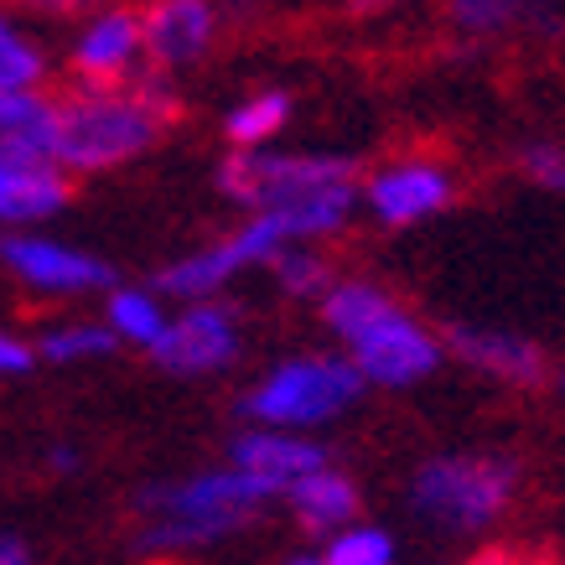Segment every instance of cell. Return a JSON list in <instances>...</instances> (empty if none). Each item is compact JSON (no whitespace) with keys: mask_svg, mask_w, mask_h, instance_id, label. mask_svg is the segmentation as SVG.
Returning a JSON list of instances; mask_svg holds the SVG:
<instances>
[{"mask_svg":"<svg viewBox=\"0 0 565 565\" xmlns=\"http://www.w3.org/2000/svg\"><path fill=\"white\" fill-rule=\"evenodd\" d=\"M363 167L343 151L270 146V151H228L218 167V192L239 213H270L296 234V244L338 239L359 218Z\"/></svg>","mask_w":565,"mask_h":565,"instance_id":"cell-1","label":"cell"},{"mask_svg":"<svg viewBox=\"0 0 565 565\" xmlns=\"http://www.w3.org/2000/svg\"><path fill=\"white\" fill-rule=\"evenodd\" d=\"M177 125V94L167 78L140 73L109 88H52L47 161L63 177H109L151 156Z\"/></svg>","mask_w":565,"mask_h":565,"instance_id":"cell-2","label":"cell"},{"mask_svg":"<svg viewBox=\"0 0 565 565\" xmlns=\"http://www.w3.org/2000/svg\"><path fill=\"white\" fill-rule=\"evenodd\" d=\"M317 317L332 332L369 390H415L446 363V343L394 291L369 275H338L317 301Z\"/></svg>","mask_w":565,"mask_h":565,"instance_id":"cell-3","label":"cell"},{"mask_svg":"<svg viewBox=\"0 0 565 565\" xmlns=\"http://www.w3.org/2000/svg\"><path fill=\"white\" fill-rule=\"evenodd\" d=\"M275 503L255 478H244L239 467H198L188 478L151 482L136 498L140 509V534L136 545L146 555H182V550L218 545L228 534L249 530L259 509Z\"/></svg>","mask_w":565,"mask_h":565,"instance_id":"cell-4","label":"cell"},{"mask_svg":"<svg viewBox=\"0 0 565 565\" xmlns=\"http://www.w3.org/2000/svg\"><path fill=\"white\" fill-rule=\"evenodd\" d=\"M359 369L343 353H291V359L270 363L265 374L239 394V415L244 426H265V430H311L343 420L353 405L363 399Z\"/></svg>","mask_w":565,"mask_h":565,"instance_id":"cell-5","label":"cell"},{"mask_svg":"<svg viewBox=\"0 0 565 565\" xmlns=\"http://www.w3.org/2000/svg\"><path fill=\"white\" fill-rule=\"evenodd\" d=\"M519 493V467L498 451H441L411 478V509L441 534H482L509 514Z\"/></svg>","mask_w":565,"mask_h":565,"instance_id":"cell-6","label":"cell"},{"mask_svg":"<svg viewBox=\"0 0 565 565\" xmlns=\"http://www.w3.org/2000/svg\"><path fill=\"white\" fill-rule=\"evenodd\" d=\"M291 244H296V234L280 218L244 213L234 228H223L218 239H207L198 249H188V255H177L172 265H161V275H156L151 286L172 307L177 301H213V296H223L244 275L270 270V259L280 249H291Z\"/></svg>","mask_w":565,"mask_h":565,"instance_id":"cell-7","label":"cell"},{"mask_svg":"<svg viewBox=\"0 0 565 565\" xmlns=\"http://www.w3.org/2000/svg\"><path fill=\"white\" fill-rule=\"evenodd\" d=\"M57 73L78 88L130 84L146 73V36H140V6L130 0H99L94 11L73 17L63 47H57Z\"/></svg>","mask_w":565,"mask_h":565,"instance_id":"cell-8","label":"cell"},{"mask_svg":"<svg viewBox=\"0 0 565 565\" xmlns=\"http://www.w3.org/2000/svg\"><path fill=\"white\" fill-rule=\"evenodd\" d=\"M451 203H457V172H451V161L426 151L390 156V161L369 167L359 182V213L390 234L436 223Z\"/></svg>","mask_w":565,"mask_h":565,"instance_id":"cell-9","label":"cell"},{"mask_svg":"<svg viewBox=\"0 0 565 565\" xmlns=\"http://www.w3.org/2000/svg\"><path fill=\"white\" fill-rule=\"evenodd\" d=\"M0 265L21 291L42 296V301H88L115 286V265L94 255L88 244H73L52 228H21V234H0Z\"/></svg>","mask_w":565,"mask_h":565,"instance_id":"cell-10","label":"cell"},{"mask_svg":"<svg viewBox=\"0 0 565 565\" xmlns=\"http://www.w3.org/2000/svg\"><path fill=\"white\" fill-rule=\"evenodd\" d=\"M244 353V317L223 296L213 301H177L161 343L146 359L172 379H213L234 369Z\"/></svg>","mask_w":565,"mask_h":565,"instance_id":"cell-11","label":"cell"},{"mask_svg":"<svg viewBox=\"0 0 565 565\" xmlns=\"http://www.w3.org/2000/svg\"><path fill=\"white\" fill-rule=\"evenodd\" d=\"M140 36H146V73L172 84L213 57L223 36L218 0H140Z\"/></svg>","mask_w":565,"mask_h":565,"instance_id":"cell-12","label":"cell"},{"mask_svg":"<svg viewBox=\"0 0 565 565\" xmlns=\"http://www.w3.org/2000/svg\"><path fill=\"white\" fill-rule=\"evenodd\" d=\"M441 343L446 359H457L462 369L493 379L503 390H540L550 379L545 348L524 332H509V327H451Z\"/></svg>","mask_w":565,"mask_h":565,"instance_id":"cell-13","label":"cell"},{"mask_svg":"<svg viewBox=\"0 0 565 565\" xmlns=\"http://www.w3.org/2000/svg\"><path fill=\"white\" fill-rule=\"evenodd\" d=\"M73 203V177H63L47 156L6 151L0 146V234L47 228Z\"/></svg>","mask_w":565,"mask_h":565,"instance_id":"cell-14","label":"cell"},{"mask_svg":"<svg viewBox=\"0 0 565 565\" xmlns=\"http://www.w3.org/2000/svg\"><path fill=\"white\" fill-rule=\"evenodd\" d=\"M332 462L322 441L296 436V430H265V426H244L228 441V467H239L244 478H255L270 498H286L301 478L322 472Z\"/></svg>","mask_w":565,"mask_h":565,"instance_id":"cell-15","label":"cell"},{"mask_svg":"<svg viewBox=\"0 0 565 565\" xmlns=\"http://www.w3.org/2000/svg\"><path fill=\"white\" fill-rule=\"evenodd\" d=\"M561 6L565 0H446V21L472 42H503V36L550 32L561 21Z\"/></svg>","mask_w":565,"mask_h":565,"instance_id":"cell-16","label":"cell"},{"mask_svg":"<svg viewBox=\"0 0 565 565\" xmlns=\"http://www.w3.org/2000/svg\"><path fill=\"white\" fill-rule=\"evenodd\" d=\"M280 503L296 514V524H301V530L338 534V530H348V524H359V503H363V498H359V482L327 462L322 472H311V478L296 482Z\"/></svg>","mask_w":565,"mask_h":565,"instance_id":"cell-17","label":"cell"},{"mask_svg":"<svg viewBox=\"0 0 565 565\" xmlns=\"http://www.w3.org/2000/svg\"><path fill=\"white\" fill-rule=\"evenodd\" d=\"M296 120V99L286 88H249L239 99L223 109V140H228V151H270L286 140Z\"/></svg>","mask_w":565,"mask_h":565,"instance_id":"cell-18","label":"cell"},{"mask_svg":"<svg viewBox=\"0 0 565 565\" xmlns=\"http://www.w3.org/2000/svg\"><path fill=\"white\" fill-rule=\"evenodd\" d=\"M52 78H57V52L47 47V36L36 32L32 17L0 6V94L52 88Z\"/></svg>","mask_w":565,"mask_h":565,"instance_id":"cell-19","label":"cell"},{"mask_svg":"<svg viewBox=\"0 0 565 565\" xmlns=\"http://www.w3.org/2000/svg\"><path fill=\"white\" fill-rule=\"evenodd\" d=\"M99 301H104L99 322L115 332V343L120 348H140V353H151V348L161 343L167 322H172V301L156 291V286H125V280H115Z\"/></svg>","mask_w":565,"mask_h":565,"instance_id":"cell-20","label":"cell"},{"mask_svg":"<svg viewBox=\"0 0 565 565\" xmlns=\"http://www.w3.org/2000/svg\"><path fill=\"white\" fill-rule=\"evenodd\" d=\"M36 343V363H52V369H78V363H99L109 353H120L115 332L99 322V317H57L32 338Z\"/></svg>","mask_w":565,"mask_h":565,"instance_id":"cell-21","label":"cell"},{"mask_svg":"<svg viewBox=\"0 0 565 565\" xmlns=\"http://www.w3.org/2000/svg\"><path fill=\"white\" fill-rule=\"evenodd\" d=\"M52 140V88L0 94V146L26 156H47Z\"/></svg>","mask_w":565,"mask_h":565,"instance_id":"cell-22","label":"cell"},{"mask_svg":"<svg viewBox=\"0 0 565 565\" xmlns=\"http://www.w3.org/2000/svg\"><path fill=\"white\" fill-rule=\"evenodd\" d=\"M275 280V291L291 296V301H322L327 286L338 280V270H332V259L322 255V244H291V249H280V255L270 259V270H265Z\"/></svg>","mask_w":565,"mask_h":565,"instance_id":"cell-23","label":"cell"},{"mask_svg":"<svg viewBox=\"0 0 565 565\" xmlns=\"http://www.w3.org/2000/svg\"><path fill=\"white\" fill-rule=\"evenodd\" d=\"M322 561L327 565H394V540L379 524H348V530L327 534Z\"/></svg>","mask_w":565,"mask_h":565,"instance_id":"cell-24","label":"cell"},{"mask_svg":"<svg viewBox=\"0 0 565 565\" xmlns=\"http://www.w3.org/2000/svg\"><path fill=\"white\" fill-rule=\"evenodd\" d=\"M519 172L530 177L534 188L561 192L565 198V140H530L519 151Z\"/></svg>","mask_w":565,"mask_h":565,"instance_id":"cell-25","label":"cell"},{"mask_svg":"<svg viewBox=\"0 0 565 565\" xmlns=\"http://www.w3.org/2000/svg\"><path fill=\"white\" fill-rule=\"evenodd\" d=\"M36 369V343L26 332H11L0 327V379H21Z\"/></svg>","mask_w":565,"mask_h":565,"instance_id":"cell-26","label":"cell"},{"mask_svg":"<svg viewBox=\"0 0 565 565\" xmlns=\"http://www.w3.org/2000/svg\"><path fill=\"white\" fill-rule=\"evenodd\" d=\"M0 6H11V11H21V17H32V21H42V17H84V11H94L99 0H0Z\"/></svg>","mask_w":565,"mask_h":565,"instance_id":"cell-27","label":"cell"},{"mask_svg":"<svg viewBox=\"0 0 565 565\" xmlns=\"http://www.w3.org/2000/svg\"><path fill=\"white\" fill-rule=\"evenodd\" d=\"M0 565H36V550L17 530H0Z\"/></svg>","mask_w":565,"mask_h":565,"instance_id":"cell-28","label":"cell"},{"mask_svg":"<svg viewBox=\"0 0 565 565\" xmlns=\"http://www.w3.org/2000/svg\"><path fill=\"white\" fill-rule=\"evenodd\" d=\"M78 467H84L78 446H52L47 451V472H57V478H68V472H78Z\"/></svg>","mask_w":565,"mask_h":565,"instance_id":"cell-29","label":"cell"},{"mask_svg":"<svg viewBox=\"0 0 565 565\" xmlns=\"http://www.w3.org/2000/svg\"><path fill=\"white\" fill-rule=\"evenodd\" d=\"M472 565H540V561H530V555H519L509 545H493V550H482V555H472Z\"/></svg>","mask_w":565,"mask_h":565,"instance_id":"cell-30","label":"cell"},{"mask_svg":"<svg viewBox=\"0 0 565 565\" xmlns=\"http://www.w3.org/2000/svg\"><path fill=\"white\" fill-rule=\"evenodd\" d=\"M394 6H405V0H353V11H394Z\"/></svg>","mask_w":565,"mask_h":565,"instance_id":"cell-31","label":"cell"},{"mask_svg":"<svg viewBox=\"0 0 565 565\" xmlns=\"http://www.w3.org/2000/svg\"><path fill=\"white\" fill-rule=\"evenodd\" d=\"M280 565H327V561H322V550H317V555H291V561H280Z\"/></svg>","mask_w":565,"mask_h":565,"instance_id":"cell-32","label":"cell"}]
</instances>
